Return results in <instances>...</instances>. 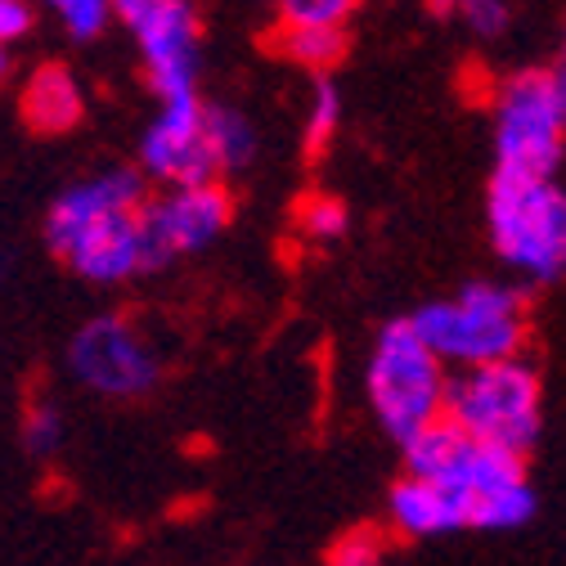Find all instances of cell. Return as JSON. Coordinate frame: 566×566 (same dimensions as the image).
<instances>
[{"mask_svg": "<svg viewBox=\"0 0 566 566\" xmlns=\"http://www.w3.org/2000/svg\"><path fill=\"white\" fill-rule=\"evenodd\" d=\"M441 418H450L463 437H472L481 446L526 459L544 428L539 374L522 360L463 369L459 378H446Z\"/></svg>", "mask_w": 566, "mask_h": 566, "instance_id": "obj_2", "label": "cell"}, {"mask_svg": "<svg viewBox=\"0 0 566 566\" xmlns=\"http://www.w3.org/2000/svg\"><path fill=\"white\" fill-rule=\"evenodd\" d=\"M297 221H302V230H306L311 239H342V234H346V207H342L337 198L315 193V198L302 202Z\"/></svg>", "mask_w": 566, "mask_h": 566, "instance_id": "obj_22", "label": "cell"}, {"mask_svg": "<svg viewBox=\"0 0 566 566\" xmlns=\"http://www.w3.org/2000/svg\"><path fill=\"white\" fill-rule=\"evenodd\" d=\"M279 45L293 63L311 67V73H328L346 54V32L342 28H283Z\"/></svg>", "mask_w": 566, "mask_h": 566, "instance_id": "obj_16", "label": "cell"}, {"mask_svg": "<svg viewBox=\"0 0 566 566\" xmlns=\"http://www.w3.org/2000/svg\"><path fill=\"white\" fill-rule=\"evenodd\" d=\"M19 108H23V122L36 135H63V130H73L82 122L86 95L63 63H41L28 77L23 95H19Z\"/></svg>", "mask_w": 566, "mask_h": 566, "instance_id": "obj_13", "label": "cell"}, {"mask_svg": "<svg viewBox=\"0 0 566 566\" xmlns=\"http://www.w3.org/2000/svg\"><path fill=\"white\" fill-rule=\"evenodd\" d=\"M6 265H10V261H6V252H0V279H6Z\"/></svg>", "mask_w": 566, "mask_h": 566, "instance_id": "obj_28", "label": "cell"}, {"mask_svg": "<svg viewBox=\"0 0 566 566\" xmlns=\"http://www.w3.org/2000/svg\"><path fill=\"white\" fill-rule=\"evenodd\" d=\"M342 122V95L333 82H319L315 86V99H311V117H306V154L319 158L328 149V139Z\"/></svg>", "mask_w": 566, "mask_h": 566, "instance_id": "obj_19", "label": "cell"}, {"mask_svg": "<svg viewBox=\"0 0 566 566\" xmlns=\"http://www.w3.org/2000/svg\"><path fill=\"white\" fill-rule=\"evenodd\" d=\"M562 54H566V50H562Z\"/></svg>", "mask_w": 566, "mask_h": 566, "instance_id": "obj_29", "label": "cell"}, {"mask_svg": "<svg viewBox=\"0 0 566 566\" xmlns=\"http://www.w3.org/2000/svg\"><path fill=\"white\" fill-rule=\"evenodd\" d=\"M67 374L108 400H145L163 382V356L126 315H95L67 342Z\"/></svg>", "mask_w": 566, "mask_h": 566, "instance_id": "obj_7", "label": "cell"}, {"mask_svg": "<svg viewBox=\"0 0 566 566\" xmlns=\"http://www.w3.org/2000/svg\"><path fill=\"white\" fill-rule=\"evenodd\" d=\"M356 0H279L283 28H342Z\"/></svg>", "mask_w": 566, "mask_h": 566, "instance_id": "obj_17", "label": "cell"}, {"mask_svg": "<svg viewBox=\"0 0 566 566\" xmlns=\"http://www.w3.org/2000/svg\"><path fill=\"white\" fill-rule=\"evenodd\" d=\"M454 14H459L472 32H481V36L509 32V19H513L509 0H454Z\"/></svg>", "mask_w": 566, "mask_h": 566, "instance_id": "obj_23", "label": "cell"}, {"mask_svg": "<svg viewBox=\"0 0 566 566\" xmlns=\"http://www.w3.org/2000/svg\"><path fill=\"white\" fill-rule=\"evenodd\" d=\"M139 202H145V176H139L135 167H108V171H99L91 180H77L73 189H63L50 202V211H45V243L59 256L77 234L95 230L108 217H122V211H135Z\"/></svg>", "mask_w": 566, "mask_h": 566, "instance_id": "obj_11", "label": "cell"}, {"mask_svg": "<svg viewBox=\"0 0 566 566\" xmlns=\"http://www.w3.org/2000/svg\"><path fill=\"white\" fill-rule=\"evenodd\" d=\"M32 28V6L28 0H0V45L10 50V41L28 36Z\"/></svg>", "mask_w": 566, "mask_h": 566, "instance_id": "obj_24", "label": "cell"}, {"mask_svg": "<svg viewBox=\"0 0 566 566\" xmlns=\"http://www.w3.org/2000/svg\"><path fill=\"white\" fill-rule=\"evenodd\" d=\"M139 41V59H145L149 86L163 104H180L198 95V10L189 0H158L149 14L130 23Z\"/></svg>", "mask_w": 566, "mask_h": 566, "instance_id": "obj_9", "label": "cell"}, {"mask_svg": "<svg viewBox=\"0 0 566 566\" xmlns=\"http://www.w3.org/2000/svg\"><path fill=\"white\" fill-rule=\"evenodd\" d=\"M23 446H28V454H36V459H45V454H54L59 446H63V413L50 405V400H32L28 409H23Z\"/></svg>", "mask_w": 566, "mask_h": 566, "instance_id": "obj_18", "label": "cell"}, {"mask_svg": "<svg viewBox=\"0 0 566 566\" xmlns=\"http://www.w3.org/2000/svg\"><path fill=\"white\" fill-rule=\"evenodd\" d=\"M369 405L378 413V428L400 446L441 418L446 365L422 346L409 319H396L378 333L369 356Z\"/></svg>", "mask_w": 566, "mask_h": 566, "instance_id": "obj_4", "label": "cell"}, {"mask_svg": "<svg viewBox=\"0 0 566 566\" xmlns=\"http://www.w3.org/2000/svg\"><path fill=\"white\" fill-rule=\"evenodd\" d=\"M548 73V86H553V99H557V113H562V122H566V54L553 63V67H544Z\"/></svg>", "mask_w": 566, "mask_h": 566, "instance_id": "obj_25", "label": "cell"}, {"mask_svg": "<svg viewBox=\"0 0 566 566\" xmlns=\"http://www.w3.org/2000/svg\"><path fill=\"white\" fill-rule=\"evenodd\" d=\"M202 130H207V145H211V158H217V171H239L252 163L256 154V130L243 113L234 108H221V104H207L202 108Z\"/></svg>", "mask_w": 566, "mask_h": 566, "instance_id": "obj_15", "label": "cell"}, {"mask_svg": "<svg viewBox=\"0 0 566 566\" xmlns=\"http://www.w3.org/2000/svg\"><path fill=\"white\" fill-rule=\"evenodd\" d=\"M432 14H454V0H428Z\"/></svg>", "mask_w": 566, "mask_h": 566, "instance_id": "obj_26", "label": "cell"}, {"mask_svg": "<svg viewBox=\"0 0 566 566\" xmlns=\"http://www.w3.org/2000/svg\"><path fill=\"white\" fill-rule=\"evenodd\" d=\"M234 221V193L217 185L167 189L139 207V274L167 270L176 256L217 243Z\"/></svg>", "mask_w": 566, "mask_h": 566, "instance_id": "obj_8", "label": "cell"}, {"mask_svg": "<svg viewBox=\"0 0 566 566\" xmlns=\"http://www.w3.org/2000/svg\"><path fill=\"white\" fill-rule=\"evenodd\" d=\"M387 562V544L374 526H360V531H350L333 544L328 553V566H382Z\"/></svg>", "mask_w": 566, "mask_h": 566, "instance_id": "obj_21", "label": "cell"}, {"mask_svg": "<svg viewBox=\"0 0 566 566\" xmlns=\"http://www.w3.org/2000/svg\"><path fill=\"white\" fill-rule=\"evenodd\" d=\"M145 207V202H139ZM139 207L99 221L59 252V261L86 283H122L139 274Z\"/></svg>", "mask_w": 566, "mask_h": 566, "instance_id": "obj_12", "label": "cell"}, {"mask_svg": "<svg viewBox=\"0 0 566 566\" xmlns=\"http://www.w3.org/2000/svg\"><path fill=\"white\" fill-rule=\"evenodd\" d=\"M428 485H437L450 500L459 531H517L535 517V490L526 481V459L481 446L472 437L459 441L441 476Z\"/></svg>", "mask_w": 566, "mask_h": 566, "instance_id": "obj_5", "label": "cell"}, {"mask_svg": "<svg viewBox=\"0 0 566 566\" xmlns=\"http://www.w3.org/2000/svg\"><path fill=\"white\" fill-rule=\"evenodd\" d=\"M490 239L517 274L553 283L566 274V189L553 180L490 176Z\"/></svg>", "mask_w": 566, "mask_h": 566, "instance_id": "obj_3", "label": "cell"}, {"mask_svg": "<svg viewBox=\"0 0 566 566\" xmlns=\"http://www.w3.org/2000/svg\"><path fill=\"white\" fill-rule=\"evenodd\" d=\"M6 73H10V50L0 45V77H6Z\"/></svg>", "mask_w": 566, "mask_h": 566, "instance_id": "obj_27", "label": "cell"}, {"mask_svg": "<svg viewBox=\"0 0 566 566\" xmlns=\"http://www.w3.org/2000/svg\"><path fill=\"white\" fill-rule=\"evenodd\" d=\"M409 324L441 365H504L526 346V297L504 283H468L454 302H428Z\"/></svg>", "mask_w": 566, "mask_h": 566, "instance_id": "obj_1", "label": "cell"}, {"mask_svg": "<svg viewBox=\"0 0 566 566\" xmlns=\"http://www.w3.org/2000/svg\"><path fill=\"white\" fill-rule=\"evenodd\" d=\"M202 95L163 104L154 126L139 139V176L189 189V185H217V158H211L207 130H202Z\"/></svg>", "mask_w": 566, "mask_h": 566, "instance_id": "obj_10", "label": "cell"}, {"mask_svg": "<svg viewBox=\"0 0 566 566\" xmlns=\"http://www.w3.org/2000/svg\"><path fill=\"white\" fill-rule=\"evenodd\" d=\"M566 149V122L557 113L544 67L509 77L494 104V176L553 180Z\"/></svg>", "mask_w": 566, "mask_h": 566, "instance_id": "obj_6", "label": "cell"}, {"mask_svg": "<svg viewBox=\"0 0 566 566\" xmlns=\"http://www.w3.org/2000/svg\"><path fill=\"white\" fill-rule=\"evenodd\" d=\"M45 6L63 19V28L77 41H91L104 32V23L113 19V0H45Z\"/></svg>", "mask_w": 566, "mask_h": 566, "instance_id": "obj_20", "label": "cell"}, {"mask_svg": "<svg viewBox=\"0 0 566 566\" xmlns=\"http://www.w3.org/2000/svg\"><path fill=\"white\" fill-rule=\"evenodd\" d=\"M387 513H391V526L405 539H437V535H454L459 531V517H454L446 494L437 485H428V481H413V476H400L391 485Z\"/></svg>", "mask_w": 566, "mask_h": 566, "instance_id": "obj_14", "label": "cell"}]
</instances>
